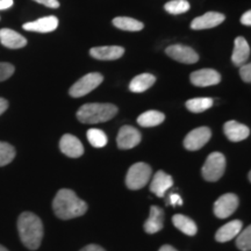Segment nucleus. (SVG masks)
I'll use <instances>...</instances> for the list:
<instances>
[{"label":"nucleus","mask_w":251,"mask_h":251,"mask_svg":"<svg viewBox=\"0 0 251 251\" xmlns=\"http://www.w3.org/2000/svg\"><path fill=\"white\" fill-rule=\"evenodd\" d=\"M52 209L57 218L70 220L85 214L87 205L72 190L62 188L56 194L54 201H52Z\"/></svg>","instance_id":"1"},{"label":"nucleus","mask_w":251,"mask_h":251,"mask_svg":"<svg viewBox=\"0 0 251 251\" xmlns=\"http://www.w3.org/2000/svg\"><path fill=\"white\" fill-rule=\"evenodd\" d=\"M18 231L21 242L29 250L39 249L43 238V224L30 212L21 213L18 219Z\"/></svg>","instance_id":"2"},{"label":"nucleus","mask_w":251,"mask_h":251,"mask_svg":"<svg viewBox=\"0 0 251 251\" xmlns=\"http://www.w3.org/2000/svg\"><path fill=\"white\" fill-rule=\"evenodd\" d=\"M118 107L113 103H85L77 111V119L81 124H101L117 115Z\"/></svg>","instance_id":"3"},{"label":"nucleus","mask_w":251,"mask_h":251,"mask_svg":"<svg viewBox=\"0 0 251 251\" xmlns=\"http://www.w3.org/2000/svg\"><path fill=\"white\" fill-rule=\"evenodd\" d=\"M151 168L147 163H135L129 168L126 176V185L129 190H141L151 178Z\"/></svg>","instance_id":"4"},{"label":"nucleus","mask_w":251,"mask_h":251,"mask_svg":"<svg viewBox=\"0 0 251 251\" xmlns=\"http://www.w3.org/2000/svg\"><path fill=\"white\" fill-rule=\"evenodd\" d=\"M226 171V157L221 152H212L202 166V177L207 181H218Z\"/></svg>","instance_id":"5"},{"label":"nucleus","mask_w":251,"mask_h":251,"mask_svg":"<svg viewBox=\"0 0 251 251\" xmlns=\"http://www.w3.org/2000/svg\"><path fill=\"white\" fill-rule=\"evenodd\" d=\"M103 77L101 74L98 72H91L81 77L79 80H77L69 90V94L74 98H80V97L86 96L90 92H92L94 89H97L100 84L102 83Z\"/></svg>","instance_id":"6"},{"label":"nucleus","mask_w":251,"mask_h":251,"mask_svg":"<svg viewBox=\"0 0 251 251\" xmlns=\"http://www.w3.org/2000/svg\"><path fill=\"white\" fill-rule=\"evenodd\" d=\"M212 131L208 127H199L190 131L184 140V147L190 151L201 149L211 140Z\"/></svg>","instance_id":"7"},{"label":"nucleus","mask_w":251,"mask_h":251,"mask_svg":"<svg viewBox=\"0 0 251 251\" xmlns=\"http://www.w3.org/2000/svg\"><path fill=\"white\" fill-rule=\"evenodd\" d=\"M238 198L234 193H226L216 200L214 203V214L219 219H227L236 211Z\"/></svg>","instance_id":"8"},{"label":"nucleus","mask_w":251,"mask_h":251,"mask_svg":"<svg viewBox=\"0 0 251 251\" xmlns=\"http://www.w3.org/2000/svg\"><path fill=\"white\" fill-rule=\"evenodd\" d=\"M166 55L175 61L184 63V64H193L199 61V55L197 54L196 50L191 47L183 45H174L168 47L165 50Z\"/></svg>","instance_id":"9"},{"label":"nucleus","mask_w":251,"mask_h":251,"mask_svg":"<svg viewBox=\"0 0 251 251\" xmlns=\"http://www.w3.org/2000/svg\"><path fill=\"white\" fill-rule=\"evenodd\" d=\"M142 140V135L136 128L131 127V126H124L119 130L117 143L118 147L122 150H127L135 148Z\"/></svg>","instance_id":"10"},{"label":"nucleus","mask_w":251,"mask_h":251,"mask_svg":"<svg viewBox=\"0 0 251 251\" xmlns=\"http://www.w3.org/2000/svg\"><path fill=\"white\" fill-rule=\"evenodd\" d=\"M190 80L193 85L199 87H206L216 85L221 81V76L218 71L213 69H201V70L194 71L191 74Z\"/></svg>","instance_id":"11"},{"label":"nucleus","mask_w":251,"mask_h":251,"mask_svg":"<svg viewBox=\"0 0 251 251\" xmlns=\"http://www.w3.org/2000/svg\"><path fill=\"white\" fill-rule=\"evenodd\" d=\"M59 149L70 158H78L84 153V147L76 136L71 134L63 135L59 141Z\"/></svg>","instance_id":"12"},{"label":"nucleus","mask_w":251,"mask_h":251,"mask_svg":"<svg viewBox=\"0 0 251 251\" xmlns=\"http://www.w3.org/2000/svg\"><path fill=\"white\" fill-rule=\"evenodd\" d=\"M225 15L219 12H208V13L198 17L191 23V28L196 30L209 29L221 25L225 21Z\"/></svg>","instance_id":"13"},{"label":"nucleus","mask_w":251,"mask_h":251,"mask_svg":"<svg viewBox=\"0 0 251 251\" xmlns=\"http://www.w3.org/2000/svg\"><path fill=\"white\" fill-rule=\"evenodd\" d=\"M174 185V179L170 175L165 174L164 171H157L152 177L150 184V191L158 198L165 196V192Z\"/></svg>","instance_id":"14"},{"label":"nucleus","mask_w":251,"mask_h":251,"mask_svg":"<svg viewBox=\"0 0 251 251\" xmlns=\"http://www.w3.org/2000/svg\"><path fill=\"white\" fill-rule=\"evenodd\" d=\"M224 130L226 136H227L228 140H230L231 142H241V141L249 137L250 135V129L246 125L240 124V122L235 120L226 122L224 126Z\"/></svg>","instance_id":"15"},{"label":"nucleus","mask_w":251,"mask_h":251,"mask_svg":"<svg viewBox=\"0 0 251 251\" xmlns=\"http://www.w3.org/2000/svg\"><path fill=\"white\" fill-rule=\"evenodd\" d=\"M0 42L9 49H20L27 45V40L21 34L9 28L0 29Z\"/></svg>","instance_id":"16"},{"label":"nucleus","mask_w":251,"mask_h":251,"mask_svg":"<svg viewBox=\"0 0 251 251\" xmlns=\"http://www.w3.org/2000/svg\"><path fill=\"white\" fill-rule=\"evenodd\" d=\"M125 54V49L119 46H106L96 47L90 50V55L100 61H114L122 57Z\"/></svg>","instance_id":"17"},{"label":"nucleus","mask_w":251,"mask_h":251,"mask_svg":"<svg viewBox=\"0 0 251 251\" xmlns=\"http://www.w3.org/2000/svg\"><path fill=\"white\" fill-rule=\"evenodd\" d=\"M24 29L28 31H36V33H50L58 27V19L50 15V17L41 18L33 23H27L24 25Z\"/></svg>","instance_id":"18"},{"label":"nucleus","mask_w":251,"mask_h":251,"mask_svg":"<svg viewBox=\"0 0 251 251\" xmlns=\"http://www.w3.org/2000/svg\"><path fill=\"white\" fill-rule=\"evenodd\" d=\"M164 227V212L158 206H151L148 220L144 222V230L148 234H156Z\"/></svg>","instance_id":"19"},{"label":"nucleus","mask_w":251,"mask_h":251,"mask_svg":"<svg viewBox=\"0 0 251 251\" xmlns=\"http://www.w3.org/2000/svg\"><path fill=\"white\" fill-rule=\"evenodd\" d=\"M242 222L240 220H234V221L228 222L225 226H222L221 228L216 231L215 234V240L220 243L228 242V241L233 240L240 234V231L242 230Z\"/></svg>","instance_id":"20"},{"label":"nucleus","mask_w":251,"mask_h":251,"mask_svg":"<svg viewBox=\"0 0 251 251\" xmlns=\"http://www.w3.org/2000/svg\"><path fill=\"white\" fill-rule=\"evenodd\" d=\"M250 57V47L248 45L247 40L242 36L235 39L234 51L231 55V62L236 67H240L246 63Z\"/></svg>","instance_id":"21"},{"label":"nucleus","mask_w":251,"mask_h":251,"mask_svg":"<svg viewBox=\"0 0 251 251\" xmlns=\"http://www.w3.org/2000/svg\"><path fill=\"white\" fill-rule=\"evenodd\" d=\"M156 81V77L151 74H141L133 78L129 84V90L134 93H142L149 90Z\"/></svg>","instance_id":"22"},{"label":"nucleus","mask_w":251,"mask_h":251,"mask_svg":"<svg viewBox=\"0 0 251 251\" xmlns=\"http://www.w3.org/2000/svg\"><path fill=\"white\" fill-rule=\"evenodd\" d=\"M172 222H174L175 227L179 229L181 233H184L187 236H194L198 231L197 225L194 224L193 220H191L187 216L183 214H176L172 218Z\"/></svg>","instance_id":"23"},{"label":"nucleus","mask_w":251,"mask_h":251,"mask_svg":"<svg viewBox=\"0 0 251 251\" xmlns=\"http://www.w3.org/2000/svg\"><path fill=\"white\" fill-rule=\"evenodd\" d=\"M165 120V115L163 114L162 112L158 111H148L144 112L143 114H141L139 118H137V124H139L141 127H156V126L161 125Z\"/></svg>","instance_id":"24"},{"label":"nucleus","mask_w":251,"mask_h":251,"mask_svg":"<svg viewBox=\"0 0 251 251\" xmlns=\"http://www.w3.org/2000/svg\"><path fill=\"white\" fill-rule=\"evenodd\" d=\"M113 25L119 29L127 31H139L142 30L144 25L139 20L128 17H118L113 19Z\"/></svg>","instance_id":"25"},{"label":"nucleus","mask_w":251,"mask_h":251,"mask_svg":"<svg viewBox=\"0 0 251 251\" xmlns=\"http://www.w3.org/2000/svg\"><path fill=\"white\" fill-rule=\"evenodd\" d=\"M213 106L212 98H194L186 101V108L192 113H202Z\"/></svg>","instance_id":"26"},{"label":"nucleus","mask_w":251,"mask_h":251,"mask_svg":"<svg viewBox=\"0 0 251 251\" xmlns=\"http://www.w3.org/2000/svg\"><path fill=\"white\" fill-rule=\"evenodd\" d=\"M86 136L91 146L94 147V148H103L108 142L107 135L103 133L101 129H97V128L87 130Z\"/></svg>","instance_id":"27"},{"label":"nucleus","mask_w":251,"mask_h":251,"mask_svg":"<svg viewBox=\"0 0 251 251\" xmlns=\"http://www.w3.org/2000/svg\"><path fill=\"white\" fill-rule=\"evenodd\" d=\"M190 2L187 0H171L164 5L165 11L174 15L185 13L190 9Z\"/></svg>","instance_id":"28"},{"label":"nucleus","mask_w":251,"mask_h":251,"mask_svg":"<svg viewBox=\"0 0 251 251\" xmlns=\"http://www.w3.org/2000/svg\"><path fill=\"white\" fill-rule=\"evenodd\" d=\"M15 157V149L7 142L0 141V166H5L11 163Z\"/></svg>","instance_id":"29"},{"label":"nucleus","mask_w":251,"mask_h":251,"mask_svg":"<svg viewBox=\"0 0 251 251\" xmlns=\"http://www.w3.org/2000/svg\"><path fill=\"white\" fill-rule=\"evenodd\" d=\"M236 246L242 251H250L251 249V227L248 226L247 229L241 230L237 235Z\"/></svg>","instance_id":"30"},{"label":"nucleus","mask_w":251,"mask_h":251,"mask_svg":"<svg viewBox=\"0 0 251 251\" xmlns=\"http://www.w3.org/2000/svg\"><path fill=\"white\" fill-rule=\"evenodd\" d=\"M14 67L11 63L0 62V81H4L14 74Z\"/></svg>","instance_id":"31"},{"label":"nucleus","mask_w":251,"mask_h":251,"mask_svg":"<svg viewBox=\"0 0 251 251\" xmlns=\"http://www.w3.org/2000/svg\"><path fill=\"white\" fill-rule=\"evenodd\" d=\"M240 76L244 83H250L251 81V65L244 64L240 69Z\"/></svg>","instance_id":"32"},{"label":"nucleus","mask_w":251,"mask_h":251,"mask_svg":"<svg viewBox=\"0 0 251 251\" xmlns=\"http://www.w3.org/2000/svg\"><path fill=\"white\" fill-rule=\"evenodd\" d=\"M34 1L45 5L49 8H58L59 7V2L57 1V0H34Z\"/></svg>","instance_id":"33"},{"label":"nucleus","mask_w":251,"mask_h":251,"mask_svg":"<svg viewBox=\"0 0 251 251\" xmlns=\"http://www.w3.org/2000/svg\"><path fill=\"white\" fill-rule=\"evenodd\" d=\"M170 202L172 206H180V205H183V199H181L178 194H171Z\"/></svg>","instance_id":"34"},{"label":"nucleus","mask_w":251,"mask_h":251,"mask_svg":"<svg viewBox=\"0 0 251 251\" xmlns=\"http://www.w3.org/2000/svg\"><path fill=\"white\" fill-rule=\"evenodd\" d=\"M241 23L246 25V26H251V11H248L242 15V18H241Z\"/></svg>","instance_id":"35"},{"label":"nucleus","mask_w":251,"mask_h":251,"mask_svg":"<svg viewBox=\"0 0 251 251\" xmlns=\"http://www.w3.org/2000/svg\"><path fill=\"white\" fill-rule=\"evenodd\" d=\"M80 251H106L102 247L97 246V244H89L85 248H83Z\"/></svg>","instance_id":"36"},{"label":"nucleus","mask_w":251,"mask_h":251,"mask_svg":"<svg viewBox=\"0 0 251 251\" xmlns=\"http://www.w3.org/2000/svg\"><path fill=\"white\" fill-rule=\"evenodd\" d=\"M13 0H0V9H7L13 6Z\"/></svg>","instance_id":"37"},{"label":"nucleus","mask_w":251,"mask_h":251,"mask_svg":"<svg viewBox=\"0 0 251 251\" xmlns=\"http://www.w3.org/2000/svg\"><path fill=\"white\" fill-rule=\"evenodd\" d=\"M8 108V101L4 98H0V115Z\"/></svg>","instance_id":"38"},{"label":"nucleus","mask_w":251,"mask_h":251,"mask_svg":"<svg viewBox=\"0 0 251 251\" xmlns=\"http://www.w3.org/2000/svg\"><path fill=\"white\" fill-rule=\"evenodd\" d=\"M158 251H178L177 249H175L172 246H169V244H165V246H163L159 248Z\"/></svg>","instance_id":"39"},{"label":"nucleus","mask_w":251,"mask_h":251,"mask_svg":"<svg viewBox=\"0 0 251 251\" xmlns=\"http://www.w3.org/2000/svg\"><path fill=\"white\" fill-rule=\"evenodd\" d=\"M0 251H8L7 249H6L5 247H2V246H0Z\"/></svg>","instance_id":"40"}]
</instances>
